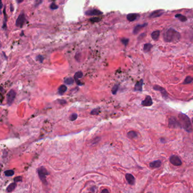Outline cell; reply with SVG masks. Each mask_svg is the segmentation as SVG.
I'll use <instances>...</instances> for the list:
<instances>
[{"mask_svg":"<svg viewBox=\"0 0 193 193\" xmlns=\"http://www.w3.org/2000/svg\"><path fill=\"white\" fill-rule=\"evenodd\" d=\"M118 89H119V86H118V85H117V84L115 85V86L113 87V88H112V94H113V95L116 94L117 92H118Z\"/></svg>","mask_w":193,"mask_h":193,"instance_id":"obj_29","label":"cell"},{"mask_svg":"<svg viewBox=\"0 0 193 193\" xmlns=\"http://www.w3.org/2000/svg\"><path fill=\"white\" fill-rule=\"evenodd\" d=\"M26 21L25 16L23 13H21L16 20V26L18 27L22 28L24 25V22Z\"/></svg>","mask_w":193,"mask_h":193,"instance_id":"obj_6","label":"cell"},{"mask_svg":"<svg viewBox=\"0 0 193 193\" xmlns=\"http://www.w3.org/2000/svg\"><path fill=\"white\" fill-rule=\"evenodd\" d=\"M160 141H161V142H163V143H164V142H165V141H164V140L163 138V139H160Z\"/></svg>","mask_w":193,"mask_h":193,"instance_id":"obj_41","label":"cell"},{"mask_svg":"<svg viewBox=\"0 0 193 193\" xmlns=\"http://www.w3.org/2000/svg\"><path fill=\"white\" fill-rule=\"evenodd\" d=\"M10 9H11V11L12 12L13 11H14V7H13V5H10Z\"/></svg>","mask_w":193,"mask_h":193,"instance_id":"obj_40","label":"cell"},{"mask_svg":"<svg viewBox=\"0 0 193 193\" xmlns=\"http://www.w3.org/2000/svg\"><path fill=\"white\" fill-rule=\"evenodd\" d=\"M169 127L171 128H181V125L175 117H172L169 118V123H168Z\"/></svg>","mask_w":193,"mask_h":193,"instance_id":"obj_4","label":"cell"},{"mask_svg":"<svg viewBox=\"0 0 193 193\" xmlns=\"http://www.w3.org/2000/svg\"><path fill=\"white\" fill-rule=\"evenodd\" d=\"M37 172L41 181H42L44 184H46L47 182L46 177L49 174L48 171H47V169L45 167H43V166H41L40 168H38Z\"/></svg>","mask_w":193,"mask_h":193,"instance_id":"obj_3","label":"cell"},{"mask_svg":"<svg viewBox=\"0 0 193 193\" xmlns=\"http://www.w3.org/2000/svg\"><path fill=\"white\" fill-rule=\"evenodd\" d=\"M164 13V10H162V9H160V10H157L154 11H153L151 13L149 16V18H155L157 17H159L162 16L163 13Z\"/></svg>","mask_w":193,"mask_h":193,"instance_id":"obj_10","label":"cell"},{"mask_svg":"<svg viewBox=\"0 0 193 193\" xmlns=\"http://www.w3.org/2000/svg\"><path fill=\"white\" fill-rule=\"evenodd\" d=\"M169 161L172 164L175 166H180L182 165V161L179 156L176 155H172L169 158Z\"/></svg>","mask_w":193,"mask_h":193,"instance_id":"obj_7","label":"cell"},{"mask_svg":"<svg viewBox=\"0 0 193 193\" xmlns=\"http://www.w3.org/2000/svg\"><path fill=\"white\" fill-rule=\"evenodd\" d=\"M42 2V1H36V3H35V6L36 7V6H39L40 4V3Z\"/></svg>","mask_w":193,"mask_h":193,"instance_id":"obj_37","label":"cell"},{"mask_svg":"<svg viewBox=\"0 0 193 193\" xmlns=\"http://www.w3.org/2000/svg\"><path fill=\"white\" fill-rule=\"evenodd\" d=\"M138 16V14H136V13H130V14L127 15L126 18H127L128 20H129V22H133L137 19V18Z\"/></svg>","mask_w":193,"mask_h":193,"instance_id":"obj_14","label":"cell"},{"mask_svg":"<svg viewBox=\"0 0 193 193\" xmlns=\"http://www.w3.org/2000/svg\"><path fill=\"white\" fill-rule=\"evenodd\" d=\"M149 165L152 168H158L162 165V162L160 160H155L154 161L150 162Z\"/></svg>","mask_w":193,"mask_h":193,"instance_id":"obj_16","label":"cell"},{"mask_svg":"<svg viewBox=\"0 0 193 193\" xmlns=\"http://www.w3.org/2000/svg\"><path fill=\"white\" fill-rule=\"evenodd\" d=\"M3 14H4V20H3V27L2 28L3 29H6V22L7 20V16L6 14V9L5 7L4 8V10H3Z\"/></svg>","mask_w":193,"mask_h":193,"instance_id":"obj_22","label":"cell"},{"mask_svg":"<svg viewBox=\"0 0 193 193\" xmlns=\"http://www.w3.org/2000/svg\"><path fill=\"white\" fill-rule=\"evenodd\" d=\"M147 25V23H144L143 24H138V25H137L134 28L133 30V33L134 35H136L139 32L140 30H141L142 28H144Z\"/></svg>","mask_w":193,"mask_h":193,"instance_id":"obj_15","label":"cell"},{"mask_svg":"<svg viewBox=\"0 0 193 193\" xmlns=\"http://www.w3.org/2000/svg\"><path fill=\"white\" fill-rule=\"evenodd\" d=\"M125 178L129 184L133 185L135 182V178L131 174L127 173L125 175Z\"/></svg>","mask_w":193,"mask_h":193,"instance_id":"obj_12","label":"cell"},{"mask_svg":"<svg viewBox=\"0 0 193 193\" xmlns=\"http://www.w3.org/2000/svg\"><path fill=\"white\" fill-rule=\"evenodd\" d=\"M50 8L52 9V10H56V9H57L58 8V6L54 2H53L51 3V5L50 6Z\"/></svg>","mask_w":193,"mask_h":193,"instance_id":"obj_30","label":"cell"},{"mask_svg":"<svg viewBox=\"0 0 193 193\" xmlns=\"http://www.w3.org/2000/svg\"><path fill=\"white\" fill-rule=\"evenodd\" d=\"M36 60L37 61H39L41 62V63H42L43 61V57L41 55H39L36 57Z\"/></svg>","mask_w":193,"mask_h":193,"instance_id":"obj_33","label":"cell"},{"mask_svg":"<svg viewBox=\"0 0 193 193\" xmlns=\"http://www.w3.org/2000/svg\"><path fill=\"white\" fill-rule=\"evenodd\" d=\"M14 182H22L23 179H22V176H18V177H16L14 178Z\"/></svg>","mask_w":193,"mask_h":193,"instance_id":"obj_31","label":"cell"},{"mask_svg":"<svg viewBox=\"0 0 193 193\" xmlns=\"http://www.w3.org/2000/svg\"><path fill=\"white\" fill-rule=\"evenodd\" d=\"M143 84V79H141L138 82L136 83L134 87V90L136 91H142V86Z\"/></svg>","mask_w":193,"mask_h":193,"instance_id":"obj_13","label":"cell"},{"mask_svg":"<svg viewBox=\"0 0 193 193\" xmlns=\"http://www.w3.org/2000/svg\"><path fill=\"white\" fill-rule=\"evenodd\" d=\"M4 173L6 176L11 177L14 175V171L13 170H7L4 172Z\"/></svg>","mask_w":193,"mask_h":193,"instance_id":"obj_25","label":"cell"},{"mask_svg":"<svg viewBox=\"0 0 193 193\" xmlns=\"http://www.w3.org/2000/svg\"><path fill=\"white\" fill-rule=\"evenodd\" d=\"M101 193H110L109 192V190H108L107 189H103V190L102 191Z\"/></svg>","mask_w":193,"mask_h":193,"instance_id":"obj_38","label":"cell"},{"mask_svg":"<svg viewBox=\"0 0 193 193\" xmlns=\"http://www.w3.org/2000/svg\"><path fill=\"white\" fill-rule=\"evenodd\" d=\"M0 165H1V164H0Z\"/></svg>","mask_w":193,"mask_h":193,"instance_id":"obj_44","label":"cell"},{"mask_svg":"<svg viewBox=\"0 0 193 193\" xmlns=\"http://www.w3.org/2000/svg\"><path fill=\"white\" fill-rule=\"evenodd\" d=\"M86 16H99V15L102 14V12L98 9H90V10H87L85 13Z\"/></svg>","mask_w":193,"mask_h":193,"instance_id":"obj_8","label":"cell"},{"mask_svg":"<svg viewBox=\"0 0 193 193\" xmlns=\"http://www.w3.org/2000/svg\"><path fill=\"white\" fill-rule=\"evenodd\" d=\"M83 76V74L82 72L81 71H77L75 73V74L74 75V78L75 79H78L79 78H81Z\"/></svg>","mask_w":193,"mask_h":193,"instance_id":"obj_27","label":"cell"},{"mask_svg":"<svg viewBox=\"0 0 193 193\" xmlns=\"http://www.w3.org/2000/svg\"><path fill=\"white\" fill-rule=\"evenodd\" d=\"M193 80V78L190 77V76H188L186 77V78H185L184 82H183V84H189V83H192Z\"/></svg>","mask_w":193,"mask_h":193,"instance_id":"obj_26","label":"cell"},{"mask_svg":"<svg viewBox=\"0 0 193 193\" xmlns=\"http://www.w3.org/2000/svg\"><path fill=\"white\" fill-rule=\"evenodd\" d=\"M154 89L155 90L158 91L160 92L162 95L163 97L164 98V99H166V98L168 97V93L166 92L164 88L162 87L159 86V85H155L154 86Z\"/></svg>","mask_w":193,"mask_h":193,"instance_id":"obj_9","label":"cell"},{"mask_svg":"<svg viewBox=\"0 0 193 193\" xmlns=\"http://www.w3.org/2000/svg\"><path fill=\"white\" fill-rule=\"evenodd\" d=\"M100 19H100L99 18H93L92 19H90V20L93 22H96L99 21Z\"/></svg>","mask_w":193,"mask_h":193,"instance_id":"obj_35","label":"cell"},{"mask_svg":"<svg viewBox=\"0 0 193 193\" xmlns=\"http://www.w3.org/2000/svg\"><path fill=\"white\" fill-rule=\"evenodd\" d=\"M192 122H193V118H192Z\"/></svg>","mask_w":193,"mask_h":193,"instance_id":"obj_43","label":"cell"},{"mask_svg":"<svg viewBox=\"0 0 193 193\" xmlns=\"http://www.w3.org/2000/svg\"><path fill=\"white\" fill-rule=\"evenodd\" d=\"M175 17L176 18H177L179 19L180 20V21L182 22H186L187 20V18L185 16H183L181 14H177L176 15H175Z\"/></svg>","mask_w":193,"mask_h":193,"instance_id":"obj_20","label":"cell"},{"mask_svg":"<svg viewBox=\"0 0 193 193\" xmlns=\"http://www.w3.org/2000/svg\"><path fill=\"white\" fill-rule=\"evenodd\" d=\"M2 7H3L2 2V1L0 0V10H1V9L2 8Z\"/></svg>","mask_w":193,"mask_h":193,"instance_id":"obj_39","label":"cell"},{"mask_svg":"<svg viewBox=\"0 0 193 193\" xmlns=\"http://www.w3.org/2000/svg\"><path fill=\"white\" fill-rule=\"evenodd\" d=\"M152 48V45L150 44V43H147L144 45L143 47V50L145 52H149V51H150L151 49Z\"/></svg>","mask_w":193,"mask_h":193,"instance_id":"obj_21","label":"cell"},{"mask_svg":"<svg viewBox=\"0 0 193 193\" xmlns=\"http://www.w3.org/2000/svg\"><path fill=\"white\" fill-rule=\"evenodd\" d=\"M23 1H17V2L18 3H20V2H22Z\"/></svg>","mask_w":193,"mask_h":193,"instance_id":"obj_42","label":"cell"},{"mask_svg":"<svg viewBox=\"0 0 193 193\" xmlns=\"http://www.w3.org/2000/svg\"><path fill=\"white\" fill-rule=\"evenodd\" d=\"M77 118V114H76V113H72L71 116L69 117V120L71 121H73L76 120Z\"/></svg>","mask_w":193,"mask_h":193,"instance_id":"obj_28","label":"cell"},{"mask_svg":"<svg viewBox=\"0 0 193 193\" xmlns=\"http://www.w3.org/2000/svg\"><path fill=\"white\" fill-rule=\"evenodd\" d=\"M99 113V109H94L91 112V114L93 115H96Z\"/></svg>","mask_w":193,"mask_h":193,"instance_id":"obj_34","label":"cell"},{"mask_svg":"<svg viewBox=\"0 0 193 193\" xmlns=\"http://www.w3.org/2000/svg\"><path fill=\"white\" fill-rule=\"evenodd\" d=\"M127 135H128V137L129 138H131V139L137 137V133H136L134 131H130L129 132H128Z\"/></svg>","mask_w":193,"mask_h":193,"instance_id":"obj_24","label":"cell"},{"mask_svg":"<svg viewBox=\"0 0 193 193\" xmlns=\"http://www.w3.org/2000/svg\"><path fill=\"white\" fill-rule=\"evenodd\" d=\"M181 38L180 33L179 31L172 28H169L164 33V40L165 42H177Z\"/></svg>","mask_w":193,"mask_h":193,"instance_id":"obj_1","label":"cell"},{"mask_svg":"<svg viewBox=\"0 0 193 193\" xmlns=\"http://www.w3.org/2000/svg\"><path fill=\"white\" fill-rule=\"evenodd\" d=\"M121 41H122V43L125 45V46H126L129 42V39L126 38H123L122 40H121Z\"/></svg>","mask_w":193,"mask_h":193,"instance_id":"obj_32","label":"cell"},{"mask_svg":"<svg viewBox=\"0 0 193 193\" xmlns=\"http://www.w3.org/2000/svg\"><path fill=\"white\" fill-rule=\"evenodd\" d=\"M64 83H66V84H73V82H74V79L72 78L71 77H69V78H66L65 80H64Z\"/></svg>","mask_w":193,"mask_h":193,"instance_id":"obj_23","label":"cell"},{"mask_svg":"<svg viewBox=\"0 0 193 193\" xmlns=\"http://www.w3.org/2000/svg\"><path fill=\"white\" fill-rule=\"evenodd\" d=\"M16 92L13 90H11L10 91L8 92L7 95V104H8L9 105H11L13 102H14L15 98L16 97Z\"/></svg>","mask_w":193,"mask_h":193,"instance_id":"obj_5","label":"cell"},{"mask_svg":"<svg viewBox=\"0 0 193 193\" xmlns=\"http://www.w3.org/2000/svg\"><path fill=\"white\" fill-rule=\"evenodd\" d=\"M151 36L152 37V39L156 41L157 40H158V39L159 38L160 36V31H155L154 32H152L151 34Z\"/></svg>","mask_w":193,"mask_h":193,"instance_id":"obj_17","label":"cell"},{"mask_svg":"<svg viewBox=\"0 0 193 193\" xmlns=\"http://www.w3.org/2000/svg\"><path fill=\"white\" fill-rule=\"evenodd\" d=\"M179 122L181 125V128L184 129L186 131L192 132L193 130L192 124L189 117L185 114L181 113L179 114Z\"/></svg>","mask_w":193,"mask_h":193,"instance_id":"obj_2","label":"cell"},{"mask_svg":"<svg viewBox=\"0 0 193 193\" xmlns=\"http://www.w3.org/2000/svg\"><path fill=\"white\" fill-rule=\"evenodd\" d=\"M16 187V183L15 182H13L10 183V185L7 186L6 189V192L7 193H11L12 192L13 190H15V189Z\"/></svg>","mask_w":193,"mask_h":193,"instance_id":"obj_18","label":"cell"},{"mask_svg":"<svg viewBox=\"0 0 193 193\" xmlns=\"http://www.w3.org/2000/svg\"><path fill=\"white\" fill-rule=\"evenodd\" d=\"M67 90V86L65 85H62L58 88V93L60 95H63Z\"/></svg>","mask_w":193,"mask_h":193,"instance_id":"obj_19","label":"cell"},{"mask_svg":"<svg viewBox=\"0 0 193 193\" xmlns=\"http://www.w3.org/2000/svg\"></svg>","mask_w":193,"mask_h":193,"instance_id":"obj_45","label":"cell"},{"mask_svg":"<svg viewBox=\"0 0 193 193\" xmlns=\"http://www.w3.org/2000/svg\"><path fill=\"white\" fill-rule=\"evenodd\" d=\"M153 102L152 98L150 96H147L144 100L142 101L141 104L144 107H150L152 105Z\"/></svg>","mask_w":193,"mask_h":193,"instance_id":"obj_11","label":"cell"},{"mask_svg":"<svg viewBox=\"0 0 193 193\" xmlns=\"http://www.w3.org/2000/svg\"><path fill=\"white\" fill-rule=\"evenodd\" d=\"M58 101L59 102V103L60 104H66V103H67L66 100H63V99H60V100L59 99L58 100Z\"/></svg>","mask_w":193,"mask_h":193,"instance_id":"obj_36","label":"cell"}]
</instances>
